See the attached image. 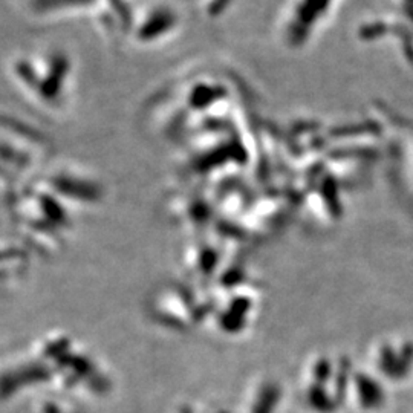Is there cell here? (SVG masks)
<instances>
[{
    "instance_id": "obj_1",
    "label": "cell",
    "mask_w": 413,
    "mask_h": 413,
    "mask_svg": "<svg viewBox=\"0 0 413 413\" xmlns=\"http://www.w3.org/2000/svg\"><path fill=\"white\" fill-rule=\"evenodd\" d=\"M72 72L69 55L60 50L16 55L9 62L16 86L35 106L51 112H59L66 105Z\"/></svg>"
},
{
    "instance_id": "obj_2",
    "label": "cell",
    "mask_w": 413,
    "mask_h": 413,
    "mask_svg": "<svg viewBox=\"0 0 413 413\" xmlns=\"http://www.w3.org/2000/svg\"><path fill=\"white\" fill-rule=\"evenodd\" d=\"M23 11L35 21L89 17L105 35H129L134 11L127 0H21Z\"/></svg>"
},
{
    "instance_id": "obj_3",
    "label": "cell",
    "mask_w": 413,
    "mask_h": 413,
    "mask_svg": "<svg viewBox=\"0 0 413 413\" xmlns=\"http://www.w3.org/2000/svg\"><path fill=\"white\" fill-rule=\"evenodd\" d=\"M50 153V143L39 130L17 118L4 117V170L9 167L16 175L35 167Z\"/></svg>"
},
{
    "instance_id": "obj_4",
    "label": "cell",
    "mask_w": 413,
    "mask_h": 413,
    "mask_svg": "<svg viewBox=\"0 0 413 413\" xmlns=\"http://www.w3.org/2000/svg\"><path fill=\"white\" fill-rule=\"evenodd\" d=\"M334 5L335 0H285L279 21L280 39L288 48H302Z\"/></svg>"
},
{
    "instance_id": "obj_5",
    "label": "cell",
    "mask_w": 413,
    "mask_h": 413,
    "mask_svg": "<svg viewBox=\"0 0 413 413\" xmlns=\"http://www.w3.org/2000/svg\"><path fill=\"white\" fill-rule=\"evenodd\" d=\"M180 22V14L173 6L165 4L150 5L134 13L127 37L139 45H155L173 35Z\"/></svg>"
}]
</instances>
